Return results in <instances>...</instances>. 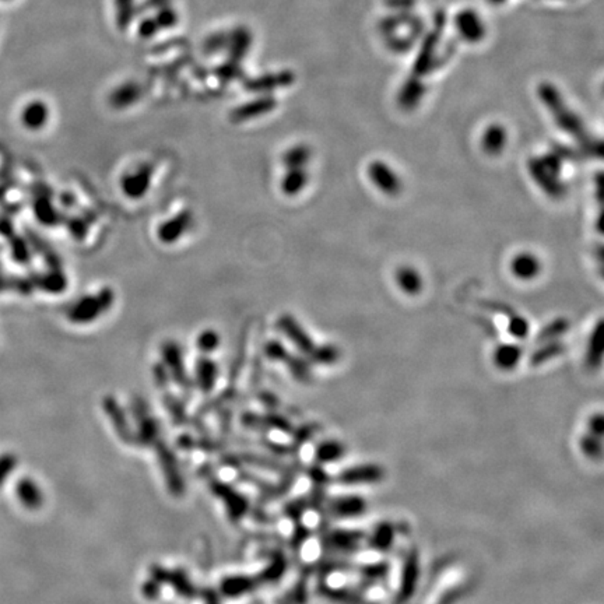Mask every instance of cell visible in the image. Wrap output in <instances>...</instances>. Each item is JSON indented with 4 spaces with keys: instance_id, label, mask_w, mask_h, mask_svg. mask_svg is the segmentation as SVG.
Returning a JSON list of instances; mask_svg holds the SVG:
<instances>
[{
    "instance_id": "cell-29",
    "label": "cell",
    "mask_w": 604,
    "mask_h": 604,
    "mask_svg": "<svg viewBox=\"0 0 604 604\" xmlns=\"http://www.w3.org/2000/svg\"><path fill=\"white\" fill-rule=\"evenodd\" d=\"M309 160H311V148L305 144H298L295 147H291L283 155V164L287 167V169L305 168Z\"/></svg>"
},
{
    "instance_id": "cell-27",
    "label": "cell",
    "mask_w": 604,
    "mask_h": 604,
    "mask_svg": "<svg viewBox=\"0 0 604 604\" xmlns=\"http://www.w3.org/2000/svg\"><path fill=\"white\" fill-rule=\"evenodd\" d=\"M136 0H115L116 9V26L121 31H126L133 20L139 16Z\"/></svg>"
},
{
    "instance_id": "cell-30",
    "label": "cell",
    "mask_w": 604,
    "mask_h": 604,
    "mask_svg": "<svg viewBox=\"0 0 604 604\" xmlns=\"http://www.w3.org/2000/svg\"><path fill=\"white\" fill-rule=\"evenodd\" d=\"M601 355H603V325L601 322H598L594 332L590 336V341L587 347V362L591 366H596L600 364Z\"/></svg>"
},
{
    "instance_id": "cell-7",
    "label": "cell",
    "mask_w": 604,
    "mask_h": 604,
    "mask_svg": "<svg viewBox=\"0 0 604 604\" xmlns=\"http://www.w3.org/2000/svg\"><path fill=\"white\" fill-rule=\"evenodd\" d=\"M294 80H295V76H294L293 72H290V70H281V72L268 73V75H262L259 77L248 79L244 83V87L249 93L270 94L276 88H283V87L291 86L294 83Z\"/></svg>"
},
{
    "instance_id": "cell-19",
    "label": "cell",
    "mask_w": 604,
    "mask_h": 604,
    "mask_svg": "<svg viewBox=\"0 0 604 604\" xmlns=\"http://www.w3.org/2000/svg\"><path fill=\"white\" fill-rule=\"evenodd\" d=\"M194 376H196V385L199 386V389L203 393H210L217 383L219 366L213 359L203 357L196 362Z\"/></svg>"
},
{
    "instance_id": "cell-15",
    "label": "cell",
    "mask_w": 604,
    "mask_h": 604,
    "mask_svg": "<svg viewBox=\"0 0 604 604\" xmlns=\"http://www.w3.org/2000/svg\"><path fill=\"white\" fill-rule=\"evenodd\" d=\"M252 42H254V37L249 29L241 26L234 30H230V41L227 47L229 59L241 63L249 54Z\"/></svg>"
},
{
    "instance_id": "cell-21",
    "label": "cell",
    "mask_w": 604,
    "mask_h": 604,
    "mask_svg": "<svg viewBox=\"0 0 604 604\" xmlns=\"http://www.w3.org/2000/svg\"><path fill=\"white\" fill-rule=\"evenodd\" d=\"M258 584V579L245 575H231L222 582V593L227 597H240L252 591Z\"/></svg>"
},
{
    "instance_id": "cell-38",
    "label": "cell",
    "mask_w": 604,
    "mask_h": 604,
    "mask_svg": "<svg viewBox=\"0 0 604 604\" xmlns=\"http://www.w3.org/2000/svg\"><path fill=\"white\" fill-rule=\"evenodd\" d=\"M154 17H155V20H157V23H158V26H160L161 30L173 29L178 24V20H179L178 13L171 6H167V8H162V9L157 10Z\"/></svg>"
},
{
    "instance_id": "cell-6",
    "label": "cell",
    "mask_w": 604,
    "mask_h": 604,
    "mask_svg": "<svg viewBox=\"0 0 604 604\" xmlns=\"http://www.w3.org/2000/svg\"><path fill=\"white\" fill-rule=\"evenodd\" d=\"M368 175L372 183L385 194L396 196L401 190L398 175L383 161H372L368 167Z\"/></svg>"
},
{
    "instance_id": "cell-11",
    "label": "cell",
    "mask_w": 604,
    "mask_h": 604,
    "mask_svg": "<svg viewBox=\"0 0 604 604\" xmlns=\"http://www.w3.org/2000/svg\"><path fill=\"white\" fill-rule=\"evenodd\" d=\"M151 165H141L137 171H133L122 178V192L130 199H139L144 196L151 183Z\"/></svg>"
},
{
    "instance_id": "cell-36",
    "label": "cell",
    "mask_w": 604,
    "mask_h": 604,
    "mask_svg": "<svg viewBox=\"0 0 604 604\" xmlns=\"http://www.w3.org/2000/svg\"><path fill=\"white\" fill-rule=\"evenodd\" d=\"M219 346H220V337L219 333L215 330H205L203 333H200L197 339V348L205 354H210L216 351Z\"/></svg>"
},
{
    "instance_id": "cell-42",
    "label": "cell",
    "mask_w": 604,
    "mask_h": 604,
    "mask_svg": "<svg viewBox=\"0 0 604 604\" xmlns=\"http://www.w3.org/2000/svg\"><path fill=\"white\" fill-rule=\"evenodd\" d=\"M171 6V0H144L143 3H140L137 6L139 10V16L146 13V12H157L162 8Z\"/></svg>"
},
{
    "instance_id": "cell-39",
    "label": "cell",
    "mask_w": 604,
    "mask_h": 604,
    "mask_svg": "<svg viewBox=\"0 0 604 604\" xmlns=\"http://www.w3.org/2000/svg\"><path fill=\"white\" fill-rule=\"evenodd\" d=\"M311 357L318 364H332L337 359L339 351L333 346H320L313 350Z\"/></svg>"
},
{
    "instance_id": "cell-34",
    "label": "cell",
    "mask_w": 604,
    "mask_h": 604,
    "mask_svg": "<svg viewBox=\"0 0 604 604\" xmlns=\"http://www.w3.org/2000/svg\"><path fill=\"white\" fill-rule=\"evenodd\" d=\"M284 572H286V559H284V557L281 554L280 555L277 554L270 561V564L263 569V572L259 575L258 580L265 582V583L274 582L279 578H281L284 575Z\"/></svg>"
},
{
    "instance_id": "cell-12",
    "label": "cell",
    "mask_w": 604,
    "mask_h": 604,
    "mask_svg": "<svg viewBox=\"0 0 604 604\" xmlns=\"http://www.w3.org/2000/svg\"><path fill=\"white\" fill-rule=\"evenodd\" d=\"M162 358L165 362V368H168L169 376L178 385L186 387L189 383V379H187V375L185 371L183 355H182L180 347L173 341L165 343L162 347Z\"/></svg>"
},
{
    "instance_id": "cell-28",
    "label": "cell",
    "mask_w": 604,
    "mask_h": 604,
    "mask_svg": "<svg viewBox=\"0 0 604 604\" xmlns=\"http://www.w3.org/2000/svg\"><path fill=\"white\" fill-rule=\"evenodd\" d=\"M522 358V348L516 344H502L494 353L495 364L502 369H512Z\"/></svg>"
},
{
    "instance_id": "cell-2",
    "label": "cell",
    "mask_w": 604,
    "mask_h": 604,
    "mask_svg": "<svg viewBox=\"0 0 604 604\" xmlns=\"http://www.w3.org/2000/svg\"><path fill=\"white\" fill-rule=\"evenodd\" d=\"M562 168V160L555 154H547L543 157H536L529 161V172L540 189L551 196L561 197L566 192V186L559 179Z\"/></svg>"
},
{
    "instance_id": "cell-26",
    "label": "cell",
    "mask_w": 604,
    "mask_h": 604,
    "mask_svg": "<svg viewBox=\"0 0 604 604\" xmlns=\"http://www.w3.org/2000/svg\"><path fill=\"white\" fill-rule=\"evenodd\" d=\"M308 180L309 175L305 168L287 169V173L284 175L281 182V189L287 196H297L308 185Z\"/></svg>"
},
{
    "instance_id": "cell-3",
    "label": "cell",
    "mask_w": 604,
    "mask_h": 604,
    "mask_svg": "<svg viewBox=\"0 0 604 604\" xmlns=\"http://www.w3.org/2000/svg\"><path fill=\"white\" fill-rule=\"evenodd\" d=\"M114 304V291L105 288L97 295H86L70 311L69 318L76 323H88L100 318Z\"/></svg>"
},
{
    "instance_id": "cell-9",
    "label": "cell",
    "mask_w": 604,
    "mask_h": 604,
    "mask_svg": "<svg viewBox=\"0 0 604 604\" xmlns=\"http://www.w3.org/2000/svg\"><path fill=\"white\" fill-rule=\"evenodd\" d=\"M151 578H154L161 584H164V583L171 584L173 587V590L183 597H194L197 593L196 587L193 586V583L190 582L187 575L180 569L168 571V569L157 565V566H153V569H151Z\"/></svg>"
},
{
    "instance_id": "cell-20",
    "label": "cell",
    "mask_w": 604,
    "mask_h": 604,
    "mask_svg": "<svg viewBox=\"0 0 604 604\" xmlns=\"http://www.w3.org/2000/svg\"><path fill=\"white\" fill-rule=\"evenodd\" d=\"M17 491V497L22 502V505H24L27 509L31 511H37L42 506L44 502V495L42 491L40 490L38 484L31 480V479H22L16 487Z\"/></svg>"
},
{
    "instance_id": "cell-47",
    "label": "cell",
    "mask_w": 604,
    "mask_h": 604,
    "mask_svg": "<svg viewBox=\"0 0 604 604\" xmlns=\"http://www.w3.org/2000/svg\"><path fill=\"white\" fill-rule=\"evenodd\" d=\"M15 465H16L15 456L8 455V456L2 458V460H0V483H2V480L10 473V470H13Z\"/></svg>"
},
{
    "instance_id": "cell-25",
    "label": "cell",
    "mask_w": 604,
    "mask_h": 604,
    "mask_svg": "<svg viewBox=\"0 0 604 604\" xmlns=\"http://www.w3.org/2000/svg\"><path fill=\"white\" fill-rule=\"evenodd\" d=\"M424 93H426V90H424V86L421 84L420 79L412 77L405 84V87L401 88V91L398 94V104L401 105V108H405V109H415L420 104Z\"/></svg>"
},
{
    "instance_id": "cell-32",
    "label": "cell",
    "mask_w": 604,
    "mask_h": 604,
    "mask_svg": "<svg viewBox=\"0 0 604 604\" xmlns=\"http://www.w3.org/2000/svg\"><path fill=\"white\" fill-rule=\"evenodd\" d=\"M215 76L222 82V83H230L233 80H238L244 76V70L241 68L240 62L231 61L229 59L227 62L219 65L215 69Z\"/></svg>"
},
{
    "instance_id": "cell-43",
    "label": "cell",
    "mask_w": 604,
    "mask_h": 604,
    "mask_svg": "<svg viewBox=\"0 0 604 604\" xmlns=\"http://www.w3.org/2000/svg\"><path fill=\"white\" fill-rule=\"evenodd\" d=\"M266 354H268V357H270L274 361H280V359L283 361V359H286L288 357L287 350L279 341H270L266 346Z\"/></svg>"
},
{
    "instance_id": "cell-14",
    "label": "cell",
    "mask_w": 604,
    "mask_h": 604,
    "mask_svg": "<svg viewBox=\"0 0 604 604\" xmlns=\"http://www.w3.org/2000/svg\"><path fill=\"white\" fill-rule=\"evenodd\" d=\"M104 409L107 416L109 417L116 434L119 435V438L126 442V444H133L134 442V434L132 433L127 419L122 410V408L119 406V403L114 398V397H107L104 400Z\"/></svg>"
},
{
    "instance_id": "cell-40",
    "label": "cell",
    "mask_w": 604,
    "mask_h": 604,
    "mask_svg": "<svg viewBox=\"0 0 604 604\" xmlns=\"http://www.w3.org/2000/svg\"><path fill=\"white\" fill-rule=\"evenodd\" d=\"M160 31H161V29H160L154 16L143 19L137 27V33H139L140 38H143V40H150V38L155 37Z\"/></svg>"
},
{
    "instance_id": "cell-10",
    "label": "cell",
    "mask_w": 604,
    "mask_h": 604,
    "mask_svg": "<svg viewBox=\"0 0 604 604\" xmlns=\"http://www.w3.org/2000/svg\"><path fill=\"white\" fill-rule=\"evenodd\" d=\"M212 490L217 497H220L224 501L229 516L233 520H240L241 518L245 516L248 511V500L242 494L235 491L231 486L220 481H215L212 484Z\"/></svg>"
},
{
    "instance_id": "cell-49",
    "label": "cell",
    "mask_w": 604,
    "mask_h": 604,
    "mask_svg": "<svg viewBox=\"0 0 604 604\" xmlns=\"http://www.w3.org/2000/svg\"><path fill=\"white\" fill-rule=\"evenodd\" d=\"M206 593H208L206 594L208 604H220L219 600H217V597H216V594H215V591H206Z\"/></svg>"
},
{
    "instance_id": "cell-35",
    "label": "cell",
    "mask_w": 604,
    "mask_h": 604,
    "mask_svg": "<svg viewBox=\"0 0 604 604\" xmlns=\"http://www.w3.org/2000/svg\"><path fill=\"white\" fill-rule=\"evenodd\" d=\"M565 350L562 343L558 341H547V344H544L541 348H539L533 355H532V364L533 365H540L543 362H545L547 359L554 358L555 355H559L562 351Z\"/></svg>"
},
{
    "instance_id": "cell-33",
    "label": "cell",
    "mask_w": 604,
    "mask_h": 604,
    "mask_svg": "<svg viewBox=\"0 0 604 604\" xmlns=\"http://www.w3.org/2000/svg\"><path fill=\"white\" fill-rule=\"evenodd\" d=\"M230 41V31H219L216 34L209 36L203 42V54L205 55H215L224 49H227Z\"/></svg>"
},
{
    "instance_id": "cell-18",
    "label": "cell",
    "mask_w": 604,
    "mask_h": 604,
    "mask_svg": "<svg viewBox=\"0 0 604 604\" xmlns=\"http://www.w3.org/2000/svg\"><path fill=\"white\" fill-rule=\"evenodd\" d=\"M192 224V215L189 212H183L173 219L168 220L158 229V238L165 244H172L178 241Z\"/></svg>"
},
{
    "instance_id": "cell-46",
    "label": "cell",
    "mask_w": 604,
    "mask_h": 604,
    "mask_svg": "<svg viewBox=\"0 0 604 604\" xmlns=\"http://www.w3.org/2000/svg\"><path fill=\"white\" fill-rule=\"evenodd\" d=\"M340 448L334 444H323L318 448V458L320 460H332L334 458H337Z\"/></svg>"
},
{
    "instance_id": "cell-41",
    "label": "cell",
    "mask_w": 604,
    "mask_h": 604,
    "mask_svg": "<svg viewBox=\"0 0 604 604\" xmlns=\"http://www.w3.org/2000/svg\"><path fill=\"white\" fill-rule=\"evenodd\" d=\"M167 408L171 412V416H172L175 423H178V424L185 423L186 416H185V409L180 405V401H178L175 397L169 396V398H167Z\"/></svg>"
},
{
    "instance_id": "cell-23",
    "label": "cell",
    "mask_w": 604,
    "mask_h": 604,
    "mask_svg": "<svg viewBox=\"0 0 604 604\" xmlns=\"http://www.w3.org/2000/svg\"><path fill=\"white\" fill-rule=\"evenodd\" d=\"M396 283L400 290L408 295H417L423 290L421 274L410 266H403L397 270Z\"/></svg>"
},
{
    "instance_id": "cell-13",
    "label": "cell",
    "mask_w": 604,
    "mask_h": 604,
    "mask_svg": "<svg viewBox=\"0 0 604 604\" xmlns=\"http://www.w3.org/2000/svg\"><path fill=\"white\" fill-rule=\"evenodd\" d=\"M279 327L295 344V347L300 351L311 355L313 353V350L316 348L313 340L309 337V334L304 330V327L293 316H288V315L281 316L279 320Z\"/></svg>"
},
{
    "instance_id": "cell-24",
    "label": "cell",
    "mask_w": 604,
    "mask_h": 604,
    "mask_svg": "<svg viewBox=\"0 0 604 604\" xmlns=\"http://www.w3.org/2000/svg\"><path fill=\"white\" fill-rule=\"evenodd\" d=\"M48 118H49V108L47 104L41 101H34L29 104L24 108V112L22 115L23 123L29 129H34V130L41 129L44 125H47Z\"/></svg>"
},
{
    "instance_id": "cell-16",
    "label": "cell",
    "mask_w": 604,
    "mask_h": 604,
    "mask_svg": "<svg viewBox=\"0 0 604 604\" xmlns=\"http://www.w3.org/2000/svg\"><path fill=\"white\" fill-rule=\"evenodd\" d=\"M511 272L515 277L529 281L540 274L541 263L532 252H520L512 259Z\"/></svg>"
},
{
    "instance_id": "cell-5",
    "label": "cell",
    "mask_w": 604,
    "mask_h": 604,
    "mask_svg": "<svg viewBox=\"0 0 604 604\" xmlns=\"http://www.w3.org/2000/svg\"><path fill=\"white\" fill-rule=\"evenodd\" d=\"M133 412L137 420V434L134 435V442L150 447L155 445L158 441V424L150 415L147 405L143 400L133 401Z\"/></svg>"
},
{
    "instance_id": "cell-22",
    "label": "cell",
    "mask_w": 604,
    "mask_h": 604,
    "mask_svg": "<svg viewBox=\"0 0 604 604\" xmlns=\"http://www.w3.org/2000/svg\"><path fill=\"white\" fill-rule=\"evenodd\" d=\"M508 141V133L506 129L501 125H491L486 129L483 134V150L490 155L500 154Z\"/></svg>"
},
{
    "instance_id": "cell-45",
    "label": "cell",
    "mask_w": 604,
    "mask_h": 604,
    "mask_svg": "<svg viewBox=\"0 0 604 604\" xmlns=\"http://www.w3.org/2000/svg\"><path fill=\"white\" fill-rule=\"evenodd\" d=\"M161 586H162V584H161L160 582H157L154 578H150L147 582L143 583V587H141L143 596L147 597V598H150V600L157 598V597L160 596Z\"/></svg>"
},
{
    "instance_id": "cell-8",
    "label": "cell",
    "mask_w": 604,
    "mask_h": 604,
    "mask_svg": "<svg viewBox=\"0 0 604 604\" xmlns=\"http://www.w3.org/2000/svg\"><path fill=\"white\" fill-rule=\"evenodd\" d=\"M277 107V100L272 94H263L259 98L242 104L238 108L233 109L230 114V119L235 123L245 122L249 119H255L272 112Z\"/></svg>"
},
{
    "instance_id": "cell-31",
    "label": "cell",
    "mask_w": 604,
    "mask_h": 604,
    "mask_svg": "<svg viewBox=\"0 0 604 604\" xmlns=\"http://www.w3.org/2000/svg\"><path fill=\"white\" fill-rule=\"evenodd\" d=\"M569 329V322L565 318H559L552 320L550 325H547L545 327L541 329V332L539 333L537 341L540 343H547V341H552L558 337H561L562 334H565Z\"/></svg>"
},
{
    "instance_id": "cell-44",
    "label": "cell",
    "mask_w": 604,
    "mask_h": 604,
    "mask_svg": "<svg viewBox=\"0 0 604 604\" xmlns=\"http://www.w3.org/2000/svg\"><path fill=\"white\" fill-rule=\"evenodd\" d=\"M286 359H288V362H290V371H293V373L297 376V378H300V379H307L308 378V375H309V371H308V365H307V362H304L302 359H298V358H295V357H287Z\"/></svg>"
},
{
    "instance_id": "cell-1",
    "label": "cell",
    "mask_w": 604,
    "mask_h": 604,
    "mask_svg": "<svg viewBox=\"0 0 604 604\" xmlns=\"http://www.w3.org/2000/svg\"><path fill=\"white\" fill-rule=\"evenodd\" d=\"M539 95L545 108L551 112L557 126L571 136L587 155L601 157V143L590 136L579 116L566 105L561 93L552 84H541Z\"/></svg>"
},
{
    "instance_id": "cell-17",
    "label": "cell",
    "mask_w": 604,
    "mask_h": 604,
    "mask_svg": "<svg viewBox=\"0 0 604 604\" xmlns=\"http://www.w3.org/2000/svg\"><path fill=\"white\" fill-rule=\"evenodd\" d=\"M143 94H144V88L141 84L136 82H127L121 84L111 93L109 104L116 109L127 108L136 104L143 97Z\"/></svg>"
},
{
    "instance_id": "cell-4",
    "label": "cell",
    "mask_w": 604,
    "mask_h": 604,
    "mask_svg": "<svg viewBox=\"0 0 604 604\" xmlns=\"http://www.w3.org/2000/svg\"><path fill=\"white\" fill-rule=\"evenodd\" d=\"M155 448H157L160 466L162 469V473H164V477L167 480V486H168L171 494L175 497L183 495L185 483H183L182 474L179 472V466H178L175 455L165 444H162L160 441H157Z\"/></svg>"
},
{
    "instance_id": "cell-37",
    "label": "cell",
    "mask_w": 604,
    "mask_h": 604,
    "mask_svg": "<svg viewBox=\"0 0 604 604\" xmlns=\"http://www.w3.org/2000/svg\"><path fill=\"white\" fill-rule=\"evenodd\" d=\"M508 330L512 334V337H515V339H526L529 336V332H530V325H529L527 319H525L523 316H520L515 312L513 315L509 316Z\"/></svg>"
},
{
    "instance_id": "cell-48",
    "label": "cell",
    "mask_w": 604,
    "mask_h": 604,
    "mask_svg": "<svg viewBox=\"0 0 604 604\" xmlns=\"http://www.w3.org/2000/svg\"><path fill=\"white\" fill-rule=\"evenodd\" d=\"M154 376H155V383L160 387H164V386L168 385L169 373H168V369L165 368V365H155V368H154Z\"/></svg>"
}]
</instances>
